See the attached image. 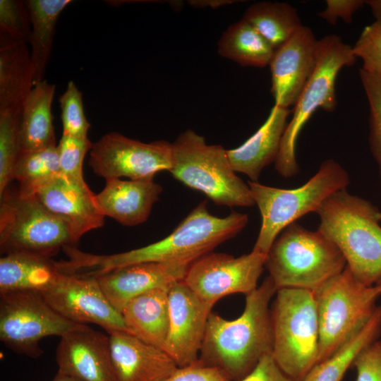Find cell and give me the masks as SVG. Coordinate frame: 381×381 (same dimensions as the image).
<instances>
[{"label":"cell","instance_id":"cell-1","mask_svg":"<svg viewBox=\"0 0 381 381\" xmlns=\"http://www.w3.org/2000/svg\"><path fill=\"white\" fill-rule=\"evenodd\" d=\"M246 214L232 212L224 217L211 214L207 202H200L164 238L129 251L93 255L76 250L72 257L79 271L95 275L115 268L147 262L191 264L234 237L247 225Z\"/></svg>","mask_w":381,"mask_h":381},{"label":"cell","instance_id":"cell-2","mask_svg":"<svg viewBox=\"0 0 381 381\" xmlns=\"http://www.w3.org/2000/svg\"><path fill=\"white\" fill-rule=\"evenodd\" d=\"M277 289L270 276L246 295L245 308L236 319L210 313L199 359L218 368L231 381L248 375L265 354L272 353L273 329L270 303Z\"/></svg>","mask_w":381,"mask_h":381},{"label":"cell","instance_id":"cell-3","mask_svg":"<svg viewBox=\"0 0 381 381\" xmlns=\"http://www.w3.org/2000/svg\"><path fill=\"white\" fill-rule=\"evenodd\" d=\"M318 230L344 255L353 276L368 286L381 280V212L346 189L330 195L316 211Z\"/></svg>","mask_w":381,"mask_h":381},{"label":"cell","instance_id":"cell-4","mask_svg":"<svg viewBox=\"0 0 381 381\" xmlns=\"http://www.w3.org/2000/svg\"><path fill=\"white\" fill-rule=\"evenodd\" d=\"M265 267L277 290L315 291L346 267L339 248L318 230L294 222L277 237L266 255Z\"/></svg>","mask_w":381,"mask_h":381},{"label":"cell","instance_id":"cell-5","mask_svg":"<svg viewBox=\"0 0 381 381\" xmlns=\"http://www.w3.org/2000/svg\"><path fill=\"white\" fill-rule=\"evenodd\" d=\"M349 174L332 159L323 161L318 171L304 184L283 189L248 181L252 198L260 212V229L253 250L267 255L279 234L303 215L316 212L330 195L346 189Z\"/></svg>","mask_w":381,"mask_h":381},{"label":"cell","instance_id":"cell-6","mask_svg":"<svg viewBox=\"0 0 381 381\" xmlns=\"http://www.w3.org/2000/svg\"><path fill=\"white\" fill-rule=\"evenodd\" d=\"M271 317L275 362L290 377L303 381L318 364L320 336L314 292L278 289Z\"/></svg>","mask_w":381,"mask_h":381},{"label":"cell","instance_id":"cell-7","mask_svg":"<svg viewBox=\"0 0 381 381\" xmlns=\"http://www.w3.org/2000/svg\"><path fill=\"white\" fill-rule=\"evenodd\" d=\"M172 152L169 172L185 186L202 192L217 205H255L248 184L236 175L222 146L208 145L188 129L172 143Z\"/></svg>","mask_w":381,"mask_h":381},{"label":"cell","instance_id":"cell-8","mask_svg":"<svg viewBox=\"0 0 381 381\" xmlns=\"http://www.w3.org/2000/svg\"><path fill=\"white\" fill-rule=\"evenodd\" d=\"M11 186V185H10ZM8 186L0 195V250L52 258L77 243L66 223L48 211L34 195Z\"/></svg>","mask_w":381,"mask_h":381},{"label":"cell","instance_id":"cell-9","mask_svg":"<svg viewBox=\"0 0 381 381\" xmlns=\"http://www.w3.org/2000/svg\"><path fill=\"white\" fill-rule=\"evenodd\" d=\"M356 59L353 47L336 35H327L318 41L315 67L294 105L292 119L286 124L274 161L275 169L282 176L290 178L298 172L296 145L302 128L318 109L334 110L337 75L343 67L354 64Z\"/></svg>","mask_w":381,"mask_h":381},{"label":"cell","instance_id":"cell-10","mask_svg":"<svg viewBox=\"0 0 381 381\" xmlns=\"http://www.w3.org/2000/svg\"><path fill=\"white\" fill-rule=\"evenodd\" d=\"M314 292L319 325L318 364L334 355L368 322L380 296L347 267Z\"/></svg>","mask_w":381,"mask_h":381},{"label":"cell","instance_id":"cell-11","mask_svg":"<svg viewBox=\"0 0 381 381\" xmlns=\"http://www.w3.org/2000/svg\"><path fill=\"white\" fill-rule=\"evenodd\" d=\"M79 325L56 312L40 292L0 293V339L18 354L38 358L42 339L61 337Z\"/></svg>","mask_w":381,"mask_h":381},{"label":"cell","instance_id":"cell-12","mask_svg":"<svg viewBox=\"0 0 381 381\" xmlns=\"http://www.w3.org/2000/svg\"><path fill=\"white\" fill-rule=\"evenodd\" d=\"M172 143L160 140L143 143L117 132L104 135L92 144L89 165L98 176L107 179H153L161 171H170Z\"/></svg>","mask_w":381,"mask_h":381},{"label":"cell","instance_id":"cell-13","mask_svg":"<svg viewBox=\"0 0 381 381\" xmlns=\"http://www.w3.org/2000/svg\"><path fill=\"white\" fill-rule=\"evenodd\" d=\"M266 255L252 250L235 258L210 253L193 262L183 282L205 304L212 308L222 298L233 294L246 295L258 287Z\"/></svg>","mask_w":381,"mask_h":381},{"label":"cell","instance_id":"cell-14","mask_svg":"<svg viewBox=\"0 0 381 381\" xmlns=\"http://www.w3.org/2000/svg\"><path fill=\"white\" fill-rule=\"evenodd\" d=\"M40 293L56 312L73 322L95 324L108 334H131L121 313L110 303L93 275L62 272Z\"/></svg>","mask_w":381,"mask_h":381},{"label":"cell","instance_id":"cell-15","mask_svg":"<svg viewBox=\"0 0 381 381\" xmlns=\"http://www.w3.org/2000/svg\"><path fill=\"white\" fill-rule=\"evenodd\" d=\"M169 328L164 350L179 367L199 359L212 308L201 301L183 282L168 291Z\"/></svg>","mask_w":381,"mask_h":381},{"label":"cell","instance_id":"cell-16","mask_svg":"<svg viewBox=\"0 0 381 381\" xmlns=\"http://www.w3.org/2000/svg\"><path fill=\"white\" fill-rule=\"evenodd\" d=\"M318 41L310 28L302 25L275 50L270 64L275 105H295L315 67Z\"/></svg>","mask_w":381,"mask_h":381},{"label":"cell","instance_id":"cell-17","mask_svg":"<svg viewBox=\"0 0 381 381\" xmlns=\"http://www.w3.org/2000/svg\"><path fill=\"white\" fill-rule=\"evenodd\" d=\"M58 371L80 381H117L109 336L79 325L60 337Z\"/></svg>","mask_w":381,"mask_h":381},{"label":"cell","instance_id":"cell-18","mask_svg":"<svg viewBox=\"0 0 381 381\" xmlns=\"http://www.w3.org/2000/svg\"><path fill=\"white\" fill-rule=\"evenodd\" d=\"M190 264L147 262L95 274L110 303L120 313L135 297L154 289L169 291L183 280Z\"/></svg>","mask_w":381,"mask_h":381},{"label":"cell","instance_id":"cell-19","mask_svg":"<svg viewBox=\"0 0 381 381\" xmlns=\"http://www.w3.org/2000/svg\"><path fill=\"white\" fill-rule=\"evenodd\" d=\"M95 195L83 181L59 174L39 188L34 195L52 214L70 227L75 241L87 232L102 227L104 216Z\"/></svg>","mask_w":381,"mask_h":381},{"label":"cell","instance_id":"cell-20","mask_svg":"<svg viewBox=\"0 0 381 381\" xmlns=\"http://www.w3.org/2000/svg\"><path fill=\"white\" fill-rule=\"evenodd\" d=\"M117 381H164L179 366L163 349L127 332L109 334Z\"/></svg>","mask_w":381,"mask_h":381},{"label":"cell","instance_id":"cell-21","mask_svg":"<svg viewBox=\"0 0 381 381\" xmlns=\"http://www.w3.org/2000/svg\"><path fill=\"white\" fill-rule=\"evenodd\" d=\"M105 181L104 188L95 195L97 205L104 217L125 226L145 222L162 192V187L152 179Z\"/></svg>","mask_w":381,"mask_h":381},{"label":"cell","instance_id":"cell-22","mask_svg":"<svg viewBox=\"0 0 381 381\" xmlns=\"http://www.w3.org/2000/svg\"><path fill=\"white\" fill-rule=\"evenodd\" d=\"M289 109L274 105L259 129L239 147L227 150V156L236 172L258 181L262 170L274 162L286 126Z\"/></svg>","mask_w":381,"mask_h":381},{"label":"cell","instance_id":"cell-23","mask_svg":"<svg viewBox=\"0 0 381 381\" xmlns=\"http://www.w3.org/2000/svg\"><path fill=\"white\" fill-rule=\"evenodd\" d=\"M34 85L28 44L0 37V112L22 114Z\"/></svg>","mask_w":381,"mask_h":381},{"label":"cell","instance_id":"cell-24","mask_svg":"<svg viewBox=\"0 0 381 381\" xmlns=\"http://www.w3.org/2000/svg\"><path fill=\"white\" fill-rule=\"evenodd\" d=\"M121 313L133 335L164 350L169 328L168 291L142 294L131 299Z\"/></svg>","mask_w":381,"mask_h":381},{"label":"cell","instance_id":"cell-25","mask_svg":"<svg viewBox=\"0 0 381 381\" xmlns=\"http://www.w3.org/2000/svg\"><path fill=\"white\" fill-rule=\"evenodd\" d=\"M55 85L37 82L28 95L20 119L21 153L56 145L52 114Z\"/></svg>","mask_w":381,"mask_h":381},{"label":"cell","instance_id":"cell-26","mask_svg":"<svg viewBox=\"0 0 381 381\" xmlns=\"http://www.w3.org/2000/svg\"><path fill=\"white\" fill-rule=\"evenodd\" d=\"M61 272L59 262L52 258L24 253L5 255L0 259V293L42 292Z\"/></svg>","mask_w":381,"mask_h":381},{"label":"cell","instance_id":"cell-27","mask_svg":"<svg viewBox=\"0 0 381 381\" xmlns=\"http://www.w3.org/2000/svg\"><path fill=\"white\" fill-rule=\"evenodd\" d=\"M70 0L25 1L30 18V59L35 84L43 80L52 49L56 25L61 13Z\"/></svg>","mask_w":381,"mask_h":381},{"label":"cell","instance_id":"cell-28","mask_svg":"<svg viewBox=\"0 0 381 381\" xmlns=\"http://www.w3.org/2000/svg\"><path fill=\"white\" fill-rule=\"evenodd\" d=\"M217 52L241 66L263 68L270 65L275 49L252 25L241 19L222 33Z\"/></svg>","mask_w":381,"mask_h":381},{"label":"cell","instance_id":"cell-29","mask_svg":"<svg viewBox=\"0 0 381 381\" xmlns=\"http://www.w3.org/2000/svg\"><path fill=\"white\" fill-rule=\"evenodd\" d=\"M242 19L252 25L275 50L303 25L297 10L284 2L255 3L246 9Z\"/></svg>","mask_w":381,"mask_h":381},{"label":"cell","instance_id":"cell-30","mask_svg":"<svg viewBox=\"0 0 381 381\" xmlns=\"http://www.w3.org/2000/svg\"><path fill=\"white\" fill-rule=\"evenodd\" d=\"M380 333L381 305L356 335L331 357L315 365L303 381H341L358 354L377 340Z\"/></svg>","mask_w":381,"mask_h":381},{"label":"cell","instance_id":"cell-31","mask_svg":"<svg viewBox=\"0 0 381 381\" xmlns=\"http://www.w3.org/2000/svg\"><path fill=\"white\" fill-rule=\"evenodd\" d=\"M61 174L57 145L21 153L14 168L13 181L25 195L36 190L56 176Z\"/></svg>","mask_w":381,"mask_h":381},{"label":"cell","instance_id":"cell-32","mask_svg":"<svg viewBox=\"0 0 381 381\" xmlns=\"http://www.w3.org/2000/svg\"><path fill=\"white\" fill-rule=\"evenodd\" d=\"M22 114L0 112V195L13 181V174L21 154Z\"/></svg>","mask_w":381,"mask_h":381},{"label":"cell","instance_id":"cell-33","mask_svg":"<svg viewBox=\"0 0 381 381\" xmlns=\"http://www.w3.org/2000/svg\"><path fill=\"white\" fill-rule=\"evenodd\" d=\"M360 78L369 104V146L381 181V75L361 68Z\"/></svg>","mask_w":381,"mask_h":381},{"label":"cell","instance_id":"cell-34","mask_svg":"<svg viewBox=\"0 0 381 381\" xmlns=\"http://www.w3.org/2000/svg\"><path fill=\"white\" fill-rule=\"evenodd\" d=\"M63 135L87 138L90 125L86 119L83 94L73 81L68 83L66 90L59 99Z\"/></svg>","mask_w":381,"mask_h":381},{"label":"cell","instance_id":"cell-35","mask_svg":"<svg viewBox=\"0 0 381 381\" xmlns=\"http://www.w3.org/2000/svg\"><path fill=\"white\" fill-rule=\"evenodd\" d=\"M31 33L25 1L0 0V37L28 44Z\"/></svg>","mask_w":381,"mask_h":381},{"label":"cell","instance_id":"cell-36","mask_svg":"<svg viewBox=\"0 0 381 381\" xmlns=\"http://www.w3.org/2000/svg\"><path fill=\"white\" fill-rule=\"evenodd\" d=\"M92 144L88 138L62 135L57 145L61 174L68 179L83 181V162Z\"/></svg>","mask_w":381,"mask_h":381},{"label":"cell","instance_id":"cell-37","mask_svg":"<svg viewBox=\"0 0 381 381\" xmlns=\"http://www.w3.org/2000/svg\"><path fill=\"white\" fill-rule=\"evenodd\" d=\"M353 50L362 59L363 70L381 75V19L365 27Z\"/></svg>","mask_w":381,"mask_h":381},{"label":"cell","instance_id":"cell-38","mask_svg":"<svg viewBox=\"0 0 381 381\" xmlns=\"http://www.w3.org/2000/svg\"><path fill=\"white\" fill-rule=\"evenodd\" d=\"M356 381H381V341L364 348L355 358Z\"/></svg>","mask_w":381,"mask_h":381},{"label":"cell","instance_id":"cell-39","mask_svg":"<svg viewBox=\"0 0 381 381\" xmlns=\"http://www.w3.org/2000/svg\"><path fill=\"white\" fill-rule=\"evenodd\" d=\"M164 381H231V380L218 368L207 365L198 359L190 365L179 367Z\"/></svg>","mask_w":381,"mask_h":381},{"label":"cell","instance_id":"cell-40","mask_svg":"<svg viewBox=\"0 0 381 381\" xmlns=\"http://www.w3.org/2000/svg\"><path fill=\"white\" fill-rule=\"evenodd\" d=\"M364 4L363 0H327L325 8L318 15L331 25H335L339 18L350 23L353 14Z\"/></svg>","mask_w":381,"mask_h":381},{"label":"cell","instance_id":"cell-41","mask_svg":"<svg viewBox=\"0 0 381 381\" xmlns=\"http://www.w3.org/2000/svg\"><path fill=\"white\" fill-rule=\"evenodd\" d=\"M240 381H296L277 364L272 353L265 354L255 368Z\"/></svg>","mask_w":381,"mask_h":381},{"label":"cell","instance_id":"cell-42","mask_svg":"<svg viewBox=\"0 0 381 381\" xmlns=\"http://www.w3.org/2000/svg\"><path fill=\"white\" fill-rule=\"evenodd\" d=\"M236 1L230 0H207V1H190L189 4L194 7L205 8L210 6L212 8H216L222 6L233 4Z\"/></svg>","mask_w":381,"mask_h":381},{"label":"cell","instance_id":"cell-43","mask_svg":"<svg viewBox=\"0 0 381 381\" xmlns=\"http://www.w3.org/2000/svg\"><path fill=\"white\" fill-rule=\"evenodd\" d=\"M365 4L370 8L376 20L381 19V0H366Z\"/></svg>","mask_w":381,"mask_h":381},{"label":"cell","instance_id":"cell-44","mask_svg":"<svg viewBox=\"0 0 381 381\" xmlns=\"http://www.w3.org/2000/svg\"><path fill=\"white\" fill-rule=\"evenodd\" d=\"M52 381H80L71 375L62 373L61 372H57L55 377L52 379Z\"/></svg>","mask_w":381,"mask_h":381},{"label":"cell","instance_id":"cell-45","mask_svg":"<svg viewBox=\"0 0 381 381\" xmlns=\"http://www.w3.org/2000/svg\"><path fill=\"white\" fill-rule=\"evenodd\" d=\"M380 296H381V280L379 281L375 286Z\"/></svg>","mask_w":381,"mask_h":381}]
</instances>
